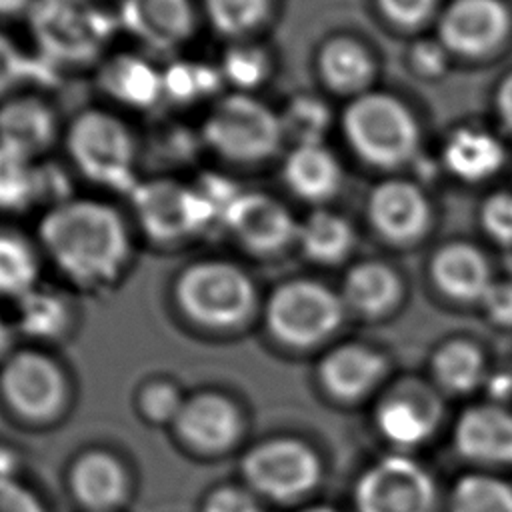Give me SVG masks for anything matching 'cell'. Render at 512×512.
<instances>
[{"label":"cell","mask_w":512,"mask_h":512,"mask_svg":"<svg viewBox=\"0 0 512 512\" xmlns=\"http://www.w3.org/2000/svg\"><path fill=\"white\" fill-rule=\"evenodd\" d=\"M38 238L54 266L84 288L112 284L132 256L126 220L94 198L52 204L38 224Z\"/></svg>","instance_id":"6da1fadb"},{"label":"cell","mask_w":512,"mask_h":512,"mask_svg":"<svg viewBox=\"0 0 512 512\" xmlns=\"http://www.w3.org/2000/svg\"><path fill=\"white\" fill-rule=\"evenodd\" d=\"M174 302L196 326L232 330L250 320L258 296L252 276L240 264L206 258L178 272L174 280Z\"/></svg>","instance_id":"7a4b0ae2"},{"label":"cell","mask_w":512,"mask_h":512,"mask_svg":"<svg viewBox=\"0 0 512 512\" xmlns=\"http://www.w3.org/2000/svg\"><path fill=\"white\" fill-rule=\"evenodd\" d=\"M32 40L52 66H80L96 60L120 30L116 14L94 0H32Z\"/></svg>","instance_id":"3957f363"},{"label":"cell","mask_w":512,"mask_h":512,"mask_svg":"<svg viewBox=\"0 0 512 512\" xmlns=\"http://www.w3.org/2000/svg\"><path fill=\"white\" fill-rule=\"evenodd\" d=\"M66 150L78 172L108 190L130 194L138 180L136 144L128 126L106 110H84L66 130Z\"/></svg>","instance_id":"277c9868"},{"label":"cell","mask_w":512,"mask_h":512,"mask_svg":"<svg viewBox=\"0 0 512 512\" xmlns=\"http://www.w3.org/2000/svg\"><path fill=\"white\" fill-rule=\"evenodd\" d=\"M200 136L220 158L254 164L278 152L284 130L280 114L266 102L248 92H232L216 100L202 122Z\"/></svg>","instance_id":"5b68a950"},{"label":"cell","mask_w":512,"mask_h":512,"mask_svg":"<svg viewBox=\"0 0 512 512\" xmlns=\"http://www.w3.org/2000/svg\"><path fill=\"white\" fill-rule=\"evenodd\" d=\"M344 300L314 280H288L264 302V326L282 346L306 350L330 338L342 324Z\"/></svg>","instance_id":"8992f818"},{"label":"cell","mask_w":512,"mask_h":512,"mask_svg":"<svg viewBox=\"0 0 512 512\" xmlns=\"http://www.w3.org/2000/svg\"><path fill=\"white\" fill-rule=\"evenodd\" d=\"M240 474L258 498L296 502L318 488L322 460L302 438L272 436L242 454Z\"/></svg>","instance_id":"52a82bcc"},{"label":"cell","mask_w":512,"mask_h":512,"mask_svg":"<svg viewBox=\"0 0 512 512\" xmlns=\"http://www.w3.org/2000/svg\"><path fill=\"white\" fill-rule=\"evenodd\" d=\"M128 196L140 228L154 242H180L212 226H220L196 184L150 178L140 180Z\"/></svg>","instance_id":"ba28073f"},{"label":"cell","mask_w":512,"mask_h":512,"mask_svg":"<svg viewBox=\"0 0 512 512\" xmlns=\"http://www.w3.org/2000/svg\"><path fill=\"white\" fill-rule=\"evenodd\" d=\"M344 134L368 162L394 166L416 150V124L408 110L386 94L358 96L344 112Z\"/></svg>","instance_id":"9c48e42d"},{"label":"cell","mask_w":512,"mask_h":512,"mask_svg":"<svg viewBox=\"0 0 512 512\" xmlns=\"http://www.w3.org/2000/svg\"><path fill=\"white\" fill-rule=\"evenodd\" d=\"M0 396L18 418L50 422L68 402L66 372L46 352L16 350L2 360Z\"/></svg>","instance_id":"30bf717a"},{"label":"cell","mask_w":512,"mask_h":512,"mask_svg":"<svg viewBox=\"0 0 512 512\" xmlns=\"http://www.w3.org/2000/svg\"><path fill=\"white\" fill-rule=\"evenodd\" d=\"M356 512H436L432 474L404 452L372 462L354 484Z\"/></svg>","instance_id":"8fae6325"},{"label":"cell","mask_w":512,"mask_h":512,"mask_svg":"<svg viewBox=\"0 0 512 512\" xmlns=\"http://www.w3.org/2000/svg\"><path fill=\"white\" fill-rule=\"evenodd\" d=\"M442 404L428 384L404 380L394 384L374 408V426L396 450L424 444L436 430Z\"/></svg>","instance_id":"7c38bea8"},{"label":"cell","mask_w":512,"mask_h":512,"mask_svg":"<svg viewBox=\"0 0 512 512\" xmlns=\"http://www.w3.org/2000/svg\"><path fill=\"white\" fill-rule=\"evenodd\" d=\"M224 230L250 254L274 256L296 242L298 222L266 192H242L226 214Z\"/></svg>","instance_id":"4fadbf2b"},{"label":"cell","mask_w":512,"mask_h":512,"mask_svg":"<svg viewBox=\"0 0 512 512\" xmlns=\"http://www.w3.org/2000/svg\"><path fill=\"white\" fill-rule=\"evenodd\" d=\"M172 426L190 450L200 454H222L238 444L244 430V418L232 398L206 390L184 398Z\"/></svg>","instance_id":"5bb4252c"},{"label":"cell","mask_w":512,"mask_h":512,"mask_svg":"<svg viewBox=\"0 0 512 512\" xmlns=\"http://www.w3.org/2000/svg\"><path fill=\"white\" fill-rule=\"evenodd\" d=\"M452 444L474 466H512V410L496 402L464 408L454 422Z\"/></svg>","instance_id":"9a60e30c"},{"label":"cell","mask_w":512,"mask_h":512,"mask_svg":"<svg viewBox=\"0 0 512 512\" xmlns=\"http://www.w3.org/2000/svg\"><path fill=\"white\" fill-rule=\"evenodd\" d=\"M116 20L146 48L170 52L194 34L196 14L192 0H122Z\"/></svg>","instance_id":"2e32d148"},{"label":"cell","mask_w":512,"mask_h":512,"mask_svg":"<svg viewBox=\"0 0 512 512\" xmlns=\"http://www.w3.org/2000/svg\"><path fill=\"white\" fill-rule=\"evenodd\" d=\"M68 488L86 512H114L130 496V474L114 452L88 448L70 464Z\"/></svg>","instance_id":"e0dca14e"},{"label":"cell","mask_w":512,"mask_h":512,"mask_svg":"<svg viewBox=\"0 0 512 512\" xmlns=\"http://www.w3.org/2000/svg\"><path fill=\"white\" fill-rule=\"evenodd\" d=\"M386 370L388 362L380 352L362 344H342L322 356L318 380L334 400L358 402L380 384Z\"/></svg>","instance_id":"ac0fdd59"},{"label":"cell","mask_w":512,"mask_h":512,"mask_svg":"<svg viewBox=\"0 0 512 512\" xmlns=\"http://www.w3.org/2000/svg\"><path fill=\"white\" fill-rule=\"evenodd\" d=\"M508 28V12L498 0H456L440 20L446 48L480 54L500 42Z\"/></svg>","instance_id":"d6986e66"},{"label":"cell","mask_w":512,"mask_h":512,"mask_svg":"<svg viewBox=\"0 0 512 512\" xmlns=\"http://www.w3.org/2000/svg\"><path fill=\"white\" fill-rule=\"evenodd\" d=\"M98 86L108 98L134 110H150L164 100L162 70L138 54L110 56L98 70Z\"/></svg>","instance_id":"ffe728a7"},{"label":"cell","mask_w":512,"mask_h":512,"mask_svg":"<svg viewBox=\"0 0 512 512\" xmlns=\"http://www.w3.org/2000/svg\"><path fill=\"white\" fill-rule=\"evenodd\" d=\"M58 132L54 110L38 96H14L0 104V144L36 160Z\"/></svg>","instance_id":"44dd1931"},{"label":"cell","mask_w":512,"mask_h":512,"mask_svg":"<svg viewBox=\"0 0 512 512\" xmlns=\"http://www.w3.org/2000/svg\"><path fill=\"white\" fill-rule=\"evenodd\" d=\"M374 226L392 240H410L418 236L428 222V204L422 192L410 182H384L368 206Z\"/></svg>","instance_id":"7402d4cb"},{"label":"cell","mask_w":512,"mask_h":512,"mask_svg":"<svg viewBox=\"0 0 512 512\" xmlns=\"http://www.w3.org/2000/svg\"><path fill=\"white\" fill-rule=\"evenodd\" d=\"M282 176L298 198L322 202L336 192L340 166L324 144H298L288 152Z\"/></svg>","instance_id":"603a6c76"},{"label":"cell","mask_w":512,"mask_h":512,"mask_svg":"<svg viewBox=\"0 0 512 512\" xmlns=\"http://www.w3.org/2000/svg\"><path fill=\"white\" fill-rule=\"evenodd\" d=\"M432 272L436 284L456 300H482L492 286L484 258L466 244L442 248L434 260Z\"/></svg>","instance_id":"cb8c5ba5"},{"label":"cell","mask_w":512,"mask_h":512,"mask_svg":"<svg viewBox=\"0 0 512 512\" xmlns=\"http://www.w3.org/2000/svg\"><path fill=\"white\" fill-rule=\"evenodd\" d=\"M504 160L500 142L478 128L456 130L444 146V162L464 180H484L492 176Z\"/></svg>","instance_id":"d4e9b609"},{"label":"cell","mask_w":512,"mask_h":512,"mask_svg":"<svg viewBox=\"0 0 512 512\" xmlns=\"http://www.w3.org/2000/svg\"><path fill=\"white\" fill-rule=\"evenodd\" d=\"M16 302L18 330L30 338H60L72 322V308L68 300L56 290L36 286Z\"/></svg>","instance_id":"484cf974"},{"label":"cell","mask_w":512,"mask_h":512,"mask_svg":"<svg viewBox=\"0 0 512 512\" xmlns=\"http://www.w3.org/2000/svg\"><path fill=\"white\" fill-rule=\"evenodd\" d=\"M400 286L396 276L382 264L364 262L354 266L342 286L344 304L354 310L376 316L386 312L398 298Z\"/></svg>","instance_id":"4316f807"},{"label":"cell","mask_w":512,"mask_h":512,"mask_svg":"<svg viewBox=\"0 0 512 512\" xmlns=\"http://www.w3.org/2000/svg\"><path fill=\"white\" fill-rule=\"evenodd\" d=\"M296 242L310 260L334 264L350 252L354 236L344 218L328 210H316L298 224Z\"/></svg>","instance_id":"83f0119b"},{"label":"cell","mask_w":512,"mask_h":512,"mask_svg":"<svg viewBox=\"0 0 512 512\" xmlns=\"http://www.w3.org/2000/svg\"><path fill=\"white\" fill-rule=\"evenodd\" d=\"M436 384L452 394H468L482 384L484 356L466 340H450L432 356Z\"/></svg>","instance_id":"f1b7e54d"},{"label":"cell","mask_w":512,"mask_h":512,"mask_svg":"<svg viewBox=\"0 0 512 512\" xmlns=\"http://www.w3.org/2000/svg\"><path fill=\"white\" fill-rule=\"evenodd\" d=\"M42 198V166L0 144V210H26Z\"/></svg>","instance_id":"f546056e"},{"label":"cell","mask_w":512,"mask_h":512,"mask_svg":"<svg viewBox=\"0 0 512 512\" xmlns=\"http://www.w3.org/2000/svg\"><path fill=\"white\" fill-rule=\"evenodd\" d=\"M318 70L330 88L338 92H356L368 84L372 76V60L352 40L338 38L320 50Z\"/></svg>","instance_id":"4dcf8cb0"},{"label":"cell","mask_w":512,"mask_h":512,"mask_svg":"<svg viewBox=\"0 0 512 512\" xmlns=\"http://www.w3.org/2000/svg\"><path fill=\"white\" fill-rule=\"evenodd\" d=\"M448 512H512V484L488 472H468L454 482Z\"/></svg>","instance_id":"1f68e13d"},{"label":"cell","mask_w":512,"mask_h":512,"mask_svg":"<svg viewBox=\"0 0 512 512\" xmlns=\"http://www.w3.org/2000/svg\"><path fill=\"white\" fill-rule=\"evenodd\" d=\"M38 256L22 236L0 232V296L22 298L38 286Z\"/></svg>","instance_id":"d6a6232c"},{"label":"cell","mask_w":512,"mask_h":512,"mask_svg":"<svg viewBox=\"0 0 512 512\" xmlns=\"http://www.w3.org/2000/svg\"><path fill=\"white\" fill-rule=\"evenodd\" d=\"M164 100L176 104H194L214 96L224 84L218 66L192 60H176L162 70Z\"/></svg>","instance_id":"836d02e7"},{"label":"cell","mask_w":512,"mask_h":512,"mask_svg":"<svg viewBox=\"0 0 512 512\" xmlns=\"http://www.w3.org/2000/svg\"><path fill=\"white\" fill-rule=\"evenodd\" d=\"M202 4L218 34L240 40L270 18L274 0H202Z\"/></svg>","instance_id":"e575fe53"},{"label":"cell","mask_w":512,"mask_h":512,"mask_svg":"<svg viewBox=\"0 0 512 512\" xmlns=\"http://www.w3.org/2000/svg\"><path fill=\"white\" fill-rule=\"evenodd\" d=\"M280 122L284 138L288 136L294 146L322 144V138L330 128V110L320 98L312 94H300L284 106L280 112Z\"/></svg>","instance_id":"d590c367"},{"label":"cell","mask_w":512,"mask_h":512,"mask_svg":"<svg viewBox=\"0 0 512 512\" xmlns=\"http://www.w3.org/2000/svg\"><path fill=\"white\" fill-rule=\"evenodd\" d=\"M218 68L224 82L232 84L236 92L250 94V90L262 86L268 80L272 72V60L262 46L236 42L224 52Z\"/></svg>","instance_id":"8d00e7d4"},{"label":"cell","mask_w":512,"mask_h":512,"mask_svg":"<svg viewBox=\"0 0 512 512\" xmlns=\"http://www.w3.org/2000/svg\"><path fill=\"white\" fill-rule=\"evenodd\" d=\"M56 78V66L42 56L22 52L12 38L0 32V96L12 92L24 82L48 84Z\"/></svg>","instance_id":"74e56055"},{"label":"cell","mask_w":512,"mask_h":512,"mask_svg":"<svg viewBox=\"0 0 512 512\" xmlns=\"http://www.w3.org/2000/svg\"><path fill=\"white\" fill-rule=\"evenodd\" d=\"M138 410L152 424H174L184 396L168 380L146 382L138 392Z\"/></svg>","instance_id":"f35d334b"},{"label":"cell","mask_w":512,"mask_h":512,"mask_svg":"<svg viewBox=\"0 0 512 512\" xmlns=\"http://www.w3.org/2000/svg\"><path fill=\"white\" fill-rule=\"evenodd\" d=\"M200 512H264V508L248 486L222 484L206 494Z\"/></svg>","instance_id":"ab89813d"},{"label":"cell","mask_w":512,"mask_h":512,"mask_svg":"<svg viewBox=\"0 0 512 512\" xmlns=\"http://www.w3.org/2000/svg\"><path fill=\"white\" fill-rule=\"evenodd\" d=\"M482 224L500 242H512V194H496L482 208Z\"/></svg>","instance_id":"60d3db41"},{"label":"cell","mask_w":512,"mask_h":512,"mask_svg":"<svg viewBox=\"0 0 512 512\" xmlns=\"http://www.w3.org/2000/svg\"><path fill=\"white\" fill-rule=\"evenodd\" d=\"M0 512H46L38 496L14 478H0Z\"/></svg>","instance_id":"b9f144b4"},{"label":"cell","mask_w":512,"mask_h":512,"mask_svg":"<svg viewBox=\"0 0 512 512\" xmlns=\"http://www.w3.org/2000/svg\"><path fill=\"white\" fill-rule=\"evenodd\" d=\"M488 312V316L496 324L512 326V284L498 282L486 290L484 298L480 300Z\"/></svg>","instance_id":"7bdbcfd3"},{"label":"cell","mask_w":512,"mask_h":512,"mask_svg":"<svg viewBox=\"0 0 512 512\" xmlns=\"http://www.w3.org/2000/svg\"><path fill=\"white\" fill-rule=\"evenodd\" d=\"M384 12L400 24H418L432 10L434 0H380Z\"/></svg>","instance_id":"ee69618b"},{"label":"cell","mask_w":512,"mask_h":512,"mask_svg":"<svg viewBox=\"0 0 512 512\" xmlns=\"http://www.w3.org/2000/svg\"><path fill=\"white\" fill-rule=\"evenodd\" d=\"M414 66L428 76H438L446 68V54L434 42H420L414 46Z\"/></svg>","instance_id":"f6af8a7d"},{"label":"cell","mask_w":512,"mask_h":512,"mask_svg":"<svg viewBox=\"0 0 512 512\" xmlns=\"http://www.w3.org/2000/svg\"><path fill=\"white\" fill-rule=\"evenodd\" d=\"M498 108L500 116L506 122V126L512 130V76L506 78V82L500 86L498 92Z\"/></svg>","instance_id":"bcb514c9"},{"label":"cell","mask_w":512,"mask_h":512,"mask_svg":"<svg viewBox=\"0 0 512 512\" xmlns=\"http://www.w3.org/2000/svg\"><path fill=\"white\" fill-rule=\"evenodd\" d=\"M32 0H0V16H16L30 10Z\"/></svg>","instance_id":"7dc6e473"},{"label":"cell","mask_w":512,"mask_h":512,"mask_svg":"<svg viewBox=\"0 0 512 512\" xmlns=\"http://www.w3.org/2000/svg\"><path fill=\"white\" fill-rule=\"evenodd\" d=\"M10 344H12V330H10L8 322L0 314V360H4L8 356Z\"/></svg>","instance_id":"c3c4849f"},{"label":"cell","mask_w":512,"mask_h":512,"mask_svg":"<svg viewBox=\"0 0 512 512\" xmlns=\"http://www.w3.org/2000/svg\"><path fill=\"white\" fill-rule=\"evenodd\" d=\"M296 512H340L328 504H312V506H306V508H300Z\"/></svg>","instance_id":"681fc988"}]
</instances>
